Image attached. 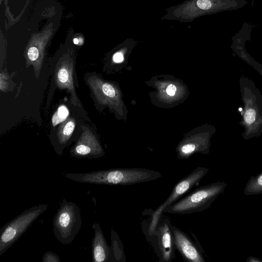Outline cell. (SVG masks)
I'll use <instances>...</instances> for the list:
<instances>
[{
  "label": "cell",
  "instance_id": "7",
  "mask_svg": "<svg viewBox=\"0 0 262 262\" xmlns=\"http://www.w3.org/2000/svg\"><path fill=\"white\" fill-rule=\"evenodd\" d=\"M103 150L96 137L88 128L84 129L71 151L75 157L97 158L102 156Z\"/></svg>",
  "mask_w": 262,
  "mask_h": 262
},
{
  "label": "cell",
  "instance_id": "19",
  "mask_svg": "<svg viewBox=\"0 0 262 262\" xmlns=\"http://www.w3.org/2000/svg\"><path fill=\"white\" fill-rule=\"evenodd\" d=\"M246 262H262V260L255 256H250L247 257Z\"/></svg>",
  "mask_w": 262,
  "mask_h": 262
},
{
  "label": "cell",
  "instance_id": "6",
  "mask_svg": "<svg viewBox=\"0 0 262 262\" xmlns=\"http://www.w3.org/2000/svg\"><path fill=\"white\" fill-rule=\"evenodd\" d=\"M177 250L183 257L190 262H205L204 251L199 244L195 243L185 233L170 225Z\"/></svg>",
  "mask_w": 262,
  "mask_h": 262
},
{
  "label": "cell",
  "instance_id": "10",
  "mask_svg": "<svg viewBox=\"0 0 262 262\" xmlns=\"http://www.w3.org/2000/svg\"><path fill=\"white\" fill-rule=\"evenodd\" d=\"M73 65L70 62L65 61L61 64L56 72L57 85L60 88H66L72 93V100L77 103V98L75 93L72 77Z\"/></svg>",
  "mask_w": 262,
  "mask_h": 262
},
{
  "label": "cell",
  "instance_id": "9",
  "mask_svg": "<svg viewBox=\"0 0 262 262\" xmlns=\"http://www.w3.org/2000/svg\"><path fill=\"white\" fill-rule=\"evenodd\" d=\"M94 236L92 241V254L93 262L109 261L111 247L107 245L101 227L98 223L92 225Z\"/></svg>",
  "mask_w": 262,
  "mask_h": 262
},
{
  "label": "cell",
  "instance_id": "5",
  "mask_svg": "<svg viewBox=\"0 0 262 262\" xmlns=\"http://www.w3.org/2000/svg\"><path fill=\"white\" fill-rule=\"evenodd\" d=\"M209 170L207 167H198L175 185L167 199L152 213L149 228L150 233H154L156 231L164 209L177 201L192 188L198 185Z\"/></svg>",
  "mask_w": 262,
  "mask_h": 262
},
{
  "label": "cell",
  "instance_id": "16",
  "mask_svg": "<svg viewBox=\"0 0 262 262\" xmlns=\"http://www.w3.org/2000/svg\"><path fill=\"white\" fill-rule=\"evenodd\" d=\"M196 4L200 9L206 10L211 9L213 6V3L210 0H198Z\"/></svg>",
  "mask_w": 262,
  "mask_h": 262
},
{
  "label": "cell",
  "instance_id": "20",
  "mask_svg": "<svg viewBox=\"0 0 262 262\" xmlns=\"http://www.w3.org/2000/svg\"><path fill=\"white\" fill-rule=\"evenodd\" d=\"M73 42H74L75 44H76V45H77V44H78V43H79V40H78L77 38H74V39H73Z\"/></svg>",
  "mask_w": 262,
  "mask_h": 262
},
{
  "label": "cell",
  "instance_id": "13",
  "mask_svg": "<svg viewBox=\"0 0 262 262\" xmlns=\"http://www.w3.org/2000/svg\"><path fill=\"white\" fill-rule=\"evenodd\" d=\"M69 115L68 109L63 105L59 107L57 112L55 114L53 117L52 122L54 125L64 121Z\"/></svg>",
  "mask_w": 262,
  "mask_h": 262
},
{
  "label": "cell",
  "instance_id": "17",
  "mask_svg": "<svg viewBox=\"0 0 262 262\" xmlns=\"http://www.w3.org/2000/svg\"><path fill=\"white\" fill-rule=\"evenodd\" d=\"M123 60V56L120 52L115 53L113 56V60L115 62H120Z\"/></svg>",
  "mask_w": 262,
  "mask_h": 262
},
{
  "label": "cell",
  "instance_id": "14",
  "mask_svg": "<svg viewBox=\"0 0 262 262\" xmlns=\"http://www.w3.org/2000/svg\"><path fill=\"white\" fill-rule=\"evenodd\" d=\"M42 261L43 262H60L59 257L55 253L48 251L44 253Z\"/></svg>",
  "mask_w": 262,
  "mask_h": 262
},
{
  "label": "cell",
  "instance_id": "3",
  "mask_svg": "<svg viewBox=\"0 0 262 262\" xmlns=\"http://www.w3.org/2000/svg\"><path fill=\"white\" fill-rule=\"evenodd\" d=\"M82 226L80 209L74 203L63 199L53 219V233L64 245L71 243Z\"/></svg>",
  "mask_w": 262,
  "mask_h": 262
},
{
  "label": "cell",
  "instance_id": "15",
  "mask_svg": "<svg viewBox=\"0 0 262 262\" xmlns=\"http://www.w3.org/2000/svg\"><path fill=\"white\" fill-rule=\"evenodd\" d=\"M256 113L254 110L248 109L246 111L244 115V120L246 124H251L255 120Z\"/></svg>",
  "mask_w": 262,
  "mask_h": 262
},
{
  "label": "cell",
  "instance_id": "4",
  "mask_svg": "<svg viewBox=\"0 0 262 262\" xmlns=\"http://www.w3.org/2000/svg\"><path fill=\"white\" fill-rule=\"evenodd\" d=\"M48 208L47 204L34 206L2 227L0 232V255L14 243Z\"/></svg>",
  "mask_w": 262,
  "mask_h": 262
},
{
  "label": "cell",
  "instance_id": "12",
  "mask_svg": "<svg viewBox=\"0 0 262 262\" xmlns=\"http://www.w3.org/2000/svg\"><path fill=\"white\" fill-rule=\"evenodd\" d=\"M246 195H258L262 193V171L255 176H251L243 190Z\"/></svg>",
  "mask_w": 262,
  "mask_h": 262
},
{
  "label": "cell",
  "instance_id": "18",
  "mask_svg": "<svg viewBox=\"0 0 262 262\" xmlns=\"http://www.w3.org/2000/svg\"><path fill=\"white\" fill-rule=\"evenodd\" d=\"M176 91V88L173 84H170L166 89V92L169 96H173Z\"/></svg>",
  "mask_w": 262,
  "mask_h": 262
},
{
  "label": "cell",
  "instance_id": "11",
  "mask_svg": "<svg viewBox=\"0 0 262 262\" xmlns=\"http://www.w3.org/2000/svg\"><path fill=\"white\" fill-rule=\"evenodd\" d=\"M75 126V121L73 118H68L60 125L57 132L58 142L60 146H64L68 142Z\"/></svg>",
  "mask_w": 262,
  "mask_h": 262
},
{
  "label": "cell",
  "instance_id": "8",
  "mask_svg": "<svg viewBox=\"0 0 262 262\" xmlns=\"http://www.w3.org/2000/svg\"><path fill=\"white\" fill-rule=\"evenodd\" d=\"M170 224L164 221L158 228V239L159 248L162 261H171L175 258L176 249L171 232Z\"/></svg>",
  "mask_w": 262,
  "mask_h": 262
},
{
  "label": "cell",
  "instance_id": "1",
  "mask_svg": "<svg viewBox=\"0 0 262 262\" xmlns=\"http://www.w3.org/2000/svg\"><path fill=\"white\" fill-rule=\"evenodd\" d=\"M64 176L77 182L110 185H127L155 180L159 171L142 168H117L89 172L65 173Z\"/></svg>",
  "mask_w": 262,
  "mask_h": 262
},
{
  "label": "cell",
  "instance_id": "2",
  "mask_svg": "<svg viewBox=\"0 0 262 262\" xmlns=\"http://www.w3.org/2000/svg\"><path fill=\"white\" fill-rule=\"evenodd\" d=\"M227 185L219 181L202 186L166 207L163 213L187 214L205 210L223 193Z\"/></svg>",
  "mask_w": 262,
  "mask_h": 262
}]
</instances>
